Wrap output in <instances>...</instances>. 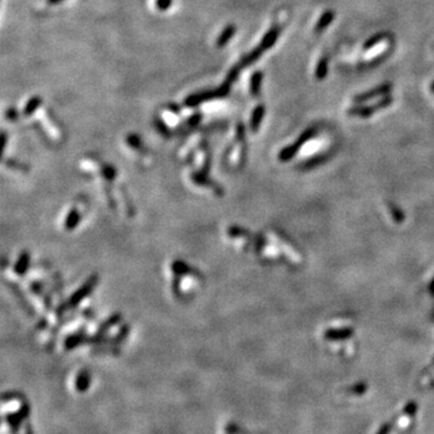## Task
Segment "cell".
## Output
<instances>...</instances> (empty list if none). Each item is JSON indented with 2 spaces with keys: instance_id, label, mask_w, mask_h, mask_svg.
<instances>
[{
  "instance_id": "obj_10",
  "label": "cell",
  "mask_w": 434,
  "mask_h": 434,
  "mask_svg": "<svg viewBox=\"0 0 434 434\" xmlns=\"http://www.w3.org/2000/svg\"><path fill=\"white\" fill-rule=\"evenodd\" d=\"M20 263H21V266H27V263H28V257H27V256H23L22 258L20 259ZM17 272L21 273V274H23V268H20V270H17Z\"/></svg>"
},
{
  "instance_id": "obj_7",
  "label": "cell",
  "mask_w": 434,
  "mask_h": 434,
  "mask_svg": "<svg viewBox=\"0 0 434 434\" xmlns=\"http://www.w3.org/2000/svg\"><path fill=\"white\" fill-rule=\"evenodd\" d=\"M277 34H279V30L276 29V28H274L273 30H270V32L267 34L265 36V39H263V43H262V47L263 48H269L272 47L274 44H275V41L277 39Z\"/></svg>"
},
{
  "instance_id": "obj_11",
  "label": "cell",
  "mask_w": 434,
  "mask_h": 434,
  "mask_svg": "<svg viewBox=\"0 0 434 434\" xmlns=\"http://www.w3.org/2000/svg\"><path fill=\"white\" fill-rule=\"evenodd\" d=\"M430 89H432V92L434 93V82L432 83V85H430Z\"/></svg>"
},
{
  "instance_id": "obj_4",
  "label": "cell",
  "mask_w": 434,
  "mask_h": 434,
  "mask_svg": "<svg viewBox=\"0 0 434 434\" xmlns=\"http://www.w3.org/2000/svg\"><path fill=\"white\" fill-rule=\"evenodd\" d=\"M333 20H334V12H332V11L325 12L321 18L318 20L317 24L315 26V32H322V30L326 29V28L333 22Z\"/></svg>"
},
{
  "instance_id": "obj_2",
  "label": "cell",
  "mask_w": 434,
  "mask_h": 434,
  "mask_svg": "<svg viewBox=\"0 0 434 434\" xmlns=\"http://www.w3.org/2000/svg\"><path fill=\"white\" fill-rule=\"evenodd\" d=\"M391 88H392L391 85H388V83H385V85L375 87V88L371 89V91H368L366 93H362V95L353 97V102L360 104V103L368 102V100H371L374 98H379V97L388 96V93L391 92Z\"/></svg>"
},
{
  "instance_id": "obj_9",
  "label": "cell",
  "mask_w": 434,
  "mask_h": 434,
  "mask_svg": "<svg viewBox=\"0 0 434 434\" xmlns=\"http://www.w3.org/2000/svg\"><path fill=\"white\" fill-rule=\"evenodd\" d=\"M260 82H262V74H259V72H256L255 75H253L252 78V92L257 95L259 91V87H260Z\"/></svg>"
},
{
  "instance_id": "obj_8",
  "label": "cell",
  "mask_w": 434,
  "mask_h": 434,
  "mask_svg": "<svg viewBox=\"0 0 434 434\" xmlns=\"http://www.w3.org/2000/svg\"><path fill=\"white\" fill-rule=\"evenodd\" d=\"M263 114H265V107H263V105H259L255 110V112H253V119H252V127H253V129H257V127H258L259 122H260V121H262Z\"/></svg>"
},
{
  "instance_id": "obj_5",
  "label": "cell",
  "mask_w": 434,
  "mask_h": 434,
  "mask_svg": "<svg viewBox=\"0 0 434 434\" xmlns=\"http://www.w3.org/2000/svg\"><path fill=\"white\" fill-rule=\"evenodd\" d=\"M328 74V57H322V60L317 63V68L315 71V78L317 80H324Z\"/></svg>"
},
{
  "instance_id": "obj_3",
  "label": "cell",
  "mask_w": 434,
  "mask_h": 434,
  "mask_svg": "<svg viewBox=\"0 0 434 434\" xmlns=\"http://www.w3.org/2000/svg\"><path fill=\"white\" fill-rule=\"evenodd\" d=\"M89 380H91V378H89V374L86 373V371H81V373L78 375V378H76V383H75L76 390H78L79 392H83V391L88 390Z\"/></svg>"
},
{
  "instance_id": "obj_1",
  "label": "cell",
  "mask_w": 434,
  "mask_h": 434,
  "mask_svg": "<svg viewBox=\"0 0 434 434\" xmlns=\"http://www.w3.org/2000/svg\"><path fill=\"white\" fill-rule=\"evenodd\" d=\"M393 102V99L391 98V96H386L384 99L379 100L378 103L373 104V105L369 106H353L349 110V114L351 116H358V117H369L371 114H374L375 111H379L384 107H387L390 104Z\"/></svg>"
},
{
  "instance_id": "obj_6",
  "label": "cell",
  "mask_w": 434,
  "mask_h": 434,
  "mask_svg": "<svg viewBox=\"0 0 434 434\" xmlns=\"http://www.w3.org/2000/svg\"><path fill=\"white\" fill-rule=\"evenodd\" d=\"M385 37H386V34H385V33H379V34H376V35L371 36L369 40L364 43L363 50L367 51V50H370V48L375 47V46H376V45H379L381 43V41H383L385 39Z\"/></svg>"
}]
</instances>
